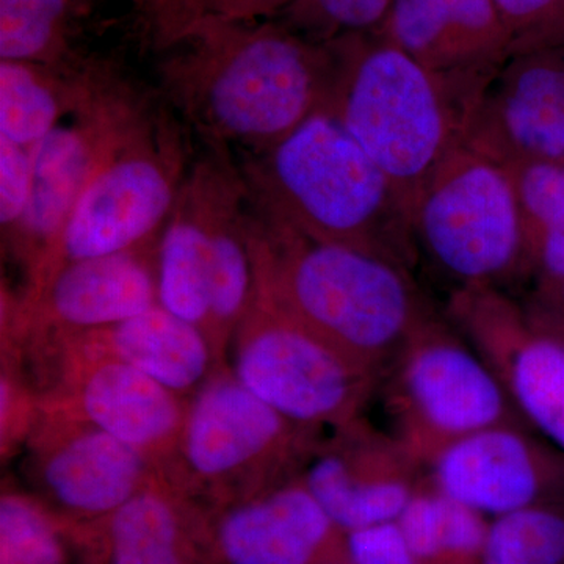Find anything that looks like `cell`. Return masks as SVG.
Masks as SVG:
<instances>
[{"label": "cell", "mask_w": 564, "mask_h": 564, "mask_svg": "<svg viewBox=\"0 0 564 564\" xmlns=\"http://www.w3.org/2000/svg\"><path fill=\"white\" fill-rule=\"evenodd\" d=\"M162 55L163 91L207 147L248 154L326 110L336 69L332 44L276 20L204 17Z\"/></svg>", "instance_id": "cell-1"}, {"label": "cell", "mask_w": 564, "mask_h": 564, "mask_svg": "<svg viewBox=\"0 0 564 564\" xmlns=\"http://www.w3.org/2000/svg\"><path fill=\"white\" fill-rule=\"evenodd\" d=\"M256 293L352 361L380 373L426 321L400 263L321 242L250 206Z\"/></svg>", "instance_id": "cell-2"}, {"label": "cell", "mask_w": 564, "mask_h": 564, "mask_svg": "<svg viewBox=\"0 0 564 564\" xmlns=\"http://www.w3.org/2000/svg\"><path fill=\"white\" fill-rule=\"evenodd\" d=\"M240 172L251 209L321 242L404 267L414 236L392 182L328 110L256 154Z\"/></svg>", "instance_id": "cell-3"}, {"label": "cell", "mask_w": 564, "mask_h": 564, "mask_svg": "<svg viewBox=\"0 0 564 564\" xmlns=\"http://www.w3.org/2000/svg\"><path fill=\"white\" fill-rule=\"evenodd\" d=\"M334 82L326 110L413 210L426 182L462 147L478 91L437 76L378 32L329 41Z\"/></svg>", "instance_id": "cell-4"}, {"label": "cell", "mask_w": 564, "mask_h": 564, "mask_svg": "<svg viewBox=\"0 0 564 564\" xmlns=\"http://www.w3.org/2000/svg\"><path fill=\"white\" fill-rule=\"evenodd\" d=\"M318 440L321 432L276 413L223 366L191 397L162 475L210 514L299 477Z\"/></svg>", "instance_id": "cell-5"}, {"label": "cell", "mask_w": 564, "mask_h": 564, "mask_svg": "<svg viewBox=\"0 0 564 564\" xmlns=\"http://www.w3.org/2000/svg\"><path fill=\"white\" fill-rule=\"evenodd\" d=\"M188 166L177 122L150 110L85 187L57 243L24 291L62 263L158 242Z\"/></svg>", "instance_id": "cell-6"}, {"label": "cell", "mask_w": 564, "mask_h": 564, "mask_svg": "<svg viewBox=\"0 0 564 564\" xmlns=\"http://www.w3.org/2000/svg\"><path fill=\"white\" fill-rule=\"evenodd\" d=\"M228 366L263 403L315 432L358 421L380 375L352 361L258 293L234 333Z\"/></svg>", "instance_id": "cell-7"}, {"label": "cell", "mask_w": 564, "mask_h": 564, "mask_svg": "<svg viewBox=\"0 0 564 564\" xmlns=\"http://www.w3.org/2000/svg\"><path fill=\"white\" fill-rule=\"evenodd\" d=\"M413 229L448 276L470 285L497 280L513 269L524 240L511 173L462 144L423 187Z\"/></svg>", "instance_id": "cell-8"}, {"label": "cell", "mask_w": 564, "mask_h": 564, "mask_svg": "<svg viewBox=\"0 0 564 564\" xmlns=\"http://www.w3.org/2000/svg\"><path fill=\"white\" fill-rule=\"evenodd\" d=\"M393 364L395 440L421 464L462 437L516 423L513 402L489 364L440 325L423 323Z\"/></svg>", "instance_id": "cell-9"}, {"label": "cell", "mask_w": 564, "mask_h": 564, "mask_svg": "<svg viewBox=\"0 0 564 564\" xmlns=\"http://www.w3.org/2000/svg\"><path fill=\"white\" fill-rule=\"evenodd\" d=\"M148 113L147 102L111 70L80 109L33 144L31 202L3 237L25 282L51 254L85 187Z\"/></svg>", "instance_id": "cell-10"}, {"label": "cell", "mask_w": 564, "mask_h": 564, "mask_svg": "<svg viewBox=\"0 0 564 564\" xmlns=\"http://www.w3.org/2000/svg\"><path fill=\"white\" fill-rule=\"evenodd\" d=\"M24 448L29 492L79 530L98 529L162 475L137 448L43 403Z\"/></svg>", "instance_id": "cell-11"}, {"label": "cell", "mask_w": 564, "mask_h": 564, "mask_svg": "<svg viewBox=\"0 0 564 564\" xmlns=\"http://www.w3.org/2000/svg\"><path fill=\"white\" fill-rule=\"evenodd\" d=\"M33 351L40 381L46 375L40 403L90 422L163 470L180 443L191 399L117 359L54 344H36Z\"/></svg>", "instance_id": "cell-12"}, {"label": "cell", "mask_w": 564, "mask_h": 564, "mask_svg": "<svg viewBox=\"0 0 564 564\" xmlns=\"http://www.w3.org/2000/svg\"><path fill=\"white\" fill-rule=\"evenodd\" d=\"M155 247L65 262L21 296H3V340L107 328L155 306Z\"/></svg>", "instance_id": "cell-13"}, {"label": "cell", "mask_w": 564, "mask_h": 564, "mask_svg": "<svg viewBox=\"0 0 564 564\" xmlns=\"http://www.w3.org/2000/svg\"><path fill=\"white\" fill-rule=\"evenodd\" d=\"M463 144L505 166L564 159V65L540 47L511 55L478 93Z\"/></svg>", "instance_id": "cell-14"}, {"label": "cell", "mask_w": 564, "mask_h": 564, "mask_svg": "<svg viewBox=\"0 0 564 564\" xmlns=\"http://www.w3.org/2000/svg\"><path fill=\"white\" fill-rule=\"evenodd\" d=\"M417 459L359 421L321 441L300 478L344 533L393 522L419 489Z\"/></svg>", "instance_id": "cell-15"}, {"label": "cell", "mask_w": 564, "mask_h": 564, "mask_svg": "<svg viewBox=\"0 0 564 564\" xmlns=\"http://www.w3.org/2000/svg\"><path fill=\"white\" fill-rule=\"evenodd\" d=\"M430 466L434 489L492 518L552 503L564 489V456L545 451L516 425L462 437Z\"/></svg>", "instance_id": "cell-16"}, {"label": "cell", "mask_w": 564, "mask_h": 564, "mask_svg": "<svg viewBox=\"0 0 564 564\" xmlns=\"http://www.w3.org/2000/svg\"><path fill=\"white\" fill-rule=\"evenodd\" d=\"M218 564H348L337 529L302 478L207 514Z\"/></svg>", "instance_id": "cell-17"}, {"label": "cell", "mask_w": 564, "mask_h": 564, "mask_svg": "<svg viewBox=\"0 0 564 564\" xmlns=\"http://www.w3.org/2000/svg\"><path fill=\"white\" fill-rule=\"evenodd\" d=\"M377 32L426 69L474 91L514 50L492 0H393Z\"/></svg>", "instance_id": "cell-18"}, {"label": "cell", "mask_w": 564, "mask_h": 564, "mask_svg": "<svg viewBox=\"0 0 564 564\" xmlns=\"http://www.w3.org/2000/svg\"><path fill=\"white\" fill-rule=\"evenodd\" d=\"M481 358L519 413L564 455V343L525 328L503 300L469 293L458 302Z\"/></svg>", "instance_id": "cell-19"}, {"label": "cell", "mask_w": 564, "mask_h": 564, "mask_svg": "<svg viewBox=\"0 0 564 564\" xmlns=\"http://www.w3.org/2000/svg\"><path fill=\"white\" fill-rule=\"evenodd\" d=\"M39 339L79 355L117 359L187 399L226 366L203 329L161 304L107 328Z\"/></svg>", "instance_id": "cell-20"}, {"label": "cell", "mask_w": 564, "mask_h": 564, "mask_svg": "<svg viewBox=\"0 0 564 564\" xmlns=\"http://www.w3.org/2000/svg\"><path fill=\"white\" fill-rule=\"evenodd\" d=\"M91 564H218L209 522L163 475L93 532Z\"/></svg>", "instance_id": "cell-21"}, {"label": "cell", "mask_w": 564, "mask_h": 564, "mask_svg": "<svg viewBox=\"0 0 564 564\" xmlns=\"http://www.w3.org/2000/svg\"><path fill=\"white\" fill-rule=\"evenodd\" d=\"M158 300L210 337V229L206 173L188 166L172 215L155 247Z\"/></svg>", "instance_id": "cell-22"}, {"label": "cell", "mask_w": 564, "mask_h": 564, "mask_svg": "<svg viewBox=\"0 0 564 564\" xmlns=\"http://www.w3.org/2000/svg\"><path fill=\"white\" fill-rule=\"evenodd\" d=\"M110 73L99 62L57 68L0 61V135L33 147L80 109Z\"/></svg>", "instance_id": "cell-23"}, {"label": "cell", "mask_w": 564, "mask_h": 564, "mask_svg": "<svg viewBox=\"0 0 564 564\" xmlns=\"http://www.w3.org/2000/svg\"><path fill=\"white\" fill-rule=\"evenodd\" d=\"M397 524L423 564H478L489 529L485 514L432 485L415 491Z\"/></svg>", "instance_id": "cell-24"}, {"label": "cell", "mask_w": 564, "mask_h": 564, "mask_svg": "<svg viewBox=\"0 0 564 564\" xmlns=\"http://www.w3.org/2000/svg\"><path fill=\"white\" fill-rule=\"evenodd\" d=\"M73 0H0V61L76 68Z\"/></svg>", "instance_id": "cell-25"}, {"label": "cell", "mask_w": 564, "mask_h": 564, "mask_svg": "<svg viewBox=\"0 0 564 564\" xmlns=\"http://www.w3.org/2000/svg\"><path fill=\"white\" fill-rule=\"evenodd\" d=\"M88 564L80 530L63 522L32 492L3 486L0 564Z\"/></svg>", "instance_id": "cell-26"}, {"label": "cell", "mask_w": 564, "mask_h": 564, "mask_svg": "<svg viewBox=\"0 0 564 564\" xmlns=\"http://www.w3.org/2000/svg\"><path fill=\"white\" fill-rule=\"evenodd\" d=\"M478 564H564V511L549 503L494 518Z\"/></svg>", "instance_id": "cell-27"}, {"label": "cell", "mask_w": 564, "mask_h": 564, "mask_svg": "<svg viewBox=\"0 0 564 564\" xmlns=\"http://www.w3.org/2000/svg\"><path fill=\"white\" fill-rule=\"evenodd\" d=\"M393 0H295L281 21L318 43L377 32Z\"/></svg>", "instance_id": "cell-28"}, {"label": "cell", "mask_w": 564, "mask_h": 564, "mask_svg": "<svg viewBox=\"0 0 564 564\" xmlns=\"http://www.w3.org/2000/svg\"><path fill=\"white\" fill-rule=\"evenodd\" d=\"M522 214L544 229L564 231V170L554 162H519L507 166Z\"/></svg>", "instance_id": "cell-29"}, {"label": "cell", "mask_w": 564, "mask_h": 564, "mask_svg": "<svg viewBox=\"0 0 564 564\" xmlns=\"http://www.w3.org/2000/svg\"><path fill=\"white\" fill-rule=\"evenodd\" d=\"M144 39L159 54L184 40L204 18L202 0H132Z\"/></svg>", "instance_id": "cell-30"}, {"label": "cell", "mask_w": 564, "mask_h": 564, "mask_svg": "<svg viewBox=\"0 0 564 564\" xmlns=\"http://www.w3.org/2000/svg\"><path fill=\"white\" fill-rule=\"evenodd\" d=\"M33 182L32 147H22L0 135V223L9 236L31 202Z\"/></svg>", "instance_id": "cell-31"}, {"label": "cell", "mask_w": 564, "mask_h": 564, "mask_svg": "<svg viewBox=\"0 0 564 564\" xmlns=\"http://www.w3.org/2000/svg\"><path fill=\"white\" fill-rule=\"evenodd\" d=\"M513 39L516 52L540 47L558 25L564 0H492Z\"/></svg>", "instance_id": "cell-32"}, {"label": "cell", "mask_w": 564, "mask_h": 564, "mask_svg": "<svg viewBox=\"0 0 564 564\" xmlns=\"http://www.w3.org/2000/svg\"><path fill=\"white\" fill-rule=\"evenodd\" d=\"M348 564H423L397 521L345 533Z\"/></svg>", "instance_id": "cell-33"}, {"label": "cell", "mask_w": 564, "mask_h": 564, "mask_svg": "<svg viewBox=\"0 0 564 564\" xmlns=\"http://www.w3.org/2000/svg\"><path fill=\"white\" fill-rule=\"evenodd\" d=\"M295 0H202L204 17L258 22L276 20Z\"/></svg>", "instance_id": "cell-34"}, {"label": "cell", "mask_w": 564, "mask_h": 564, "mask_svg": "<svg viewBox=\"0 0 564 564\" xmlns=\"http://www.w3.org/2000/svg\"><path fill=\"white\" fill-rule=\"evenodd\" d=\"M541 259H543L544 269L551 276L564 281V231L544 229Z\"/></svg>", "instance_id": "cell-35"}, {"label": "cell", "mask_w": 564, "mask_h": 564, "mask_svg": "<svg viewBox=\"0 0 564 564\" xmlns=\"http://www.w3.org/2000/svg\"><path fill=\"white\" fill-rule=\"evenodd\" d=\"M73 2L76 3V6L82 10V13H84V11L91 6L93 0H73Z\"/></svg>", "instance_id": "cell-36"}]
</instances>
